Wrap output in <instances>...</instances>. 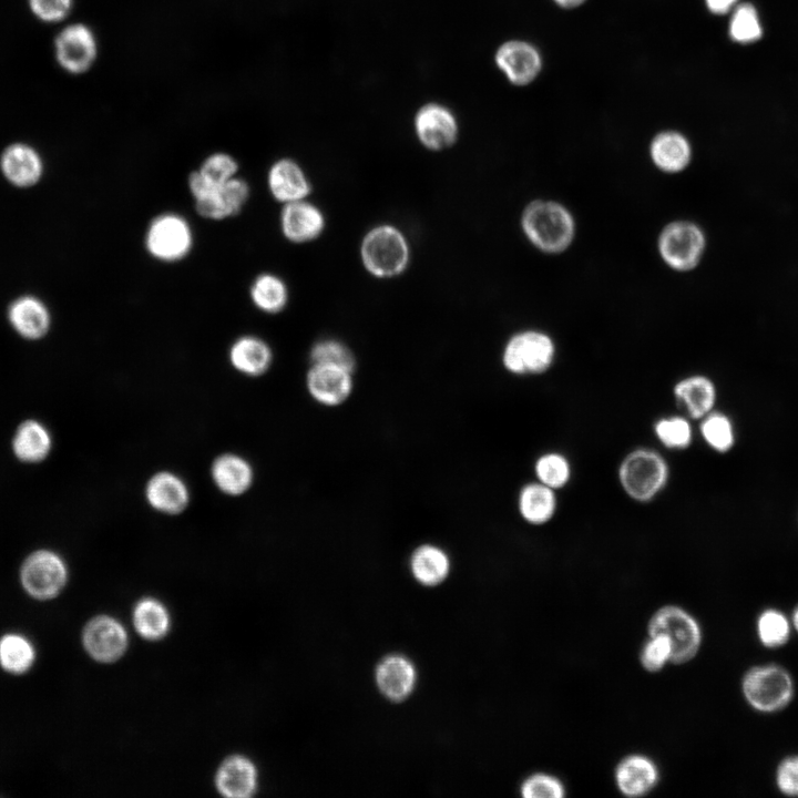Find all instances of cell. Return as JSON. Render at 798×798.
I'll return each mask as SVG.
<instances>
[{
  "label": "cell",
  "mask_w": 798,
  "mask_h": 798,
  "mask_svg": "<svg viewBox=\"0 0 798 798\" xmlns=\"http://www.w3.org/2000/svg\"><path fill=\"white\" fill-rule=\"evenodd\" d=\"M279 227L288 242L306 244L321 236L326 228V217L320 207L306 198L283 205Z\"/></svg>",
  "instance_id": "cell-14"
},
{
  "label": "cell",
  "mask_w": 798,
  "mask_h": 798,
  "mask_svg": "<svg viewBox=\"0 0 798 798\" xmlns=\"http://www.w3.org/2000/svg\"><path fill=\"white\" fill-rule=\"evenodd\" d=\"M207 186H221L238 173L237 161L227 153H213L195 170Z\"/></svg>",
  "instance_id": "cell-40"
},
{
  "label": "cell",
  "mask_w": 798,
  "mask_h": 798,
  "mask_svg": "<svg viewBox=\"0 0 798 798\" xmlns=\"http://www.w3.org/2000/svg\"><path fill=\"white\" fill-rule=\"evenodd\" d=\"M54 57L69 73L86 71L96 57V41L91 29L82 23L63 28L54 39Z\"/></svg>",
  "instance_id": "cell-12"
},
{
  "label": "cell",
  "mask_w": 798,
  "mask_h": 798,
  "mask_svg": "<svg viewBox=\"0 0 798 798\" xmlns=\"http://www.w3.org/2000/svg\"><path fill=\"white\" fill-rule=\"evenodd\" d=\"M134 622L137 631L146 638L163 636L168 626L165 608L154 600H144L137 604Z\"/></svg>",
  "instance_id": "cell-37"
},
{
  "label": "cell",
  "mask_w": 798,
  "mask_h": 798,
  "mask_svg": "<svg viewBox=\"0 0 798 798\" xmlns=\"http://www.w3.org/2000/svg\"><path fill=\"white\" fill-rule=\"evenodd\" d=\"M700 432L706 443L718 452H727L735 437L729 418L720 412L710 411L702 418Z\"/></svg>",
  "instance_id": "cell-38"
},
{
  "label": "cell",
  "mask_w": 798,
  "mask_h": 798,
  "mask_svg": "<svg viewBox=\"0 0 798 798\" xmlns=\"http://www.w3.org/2000/svg\"><path fill=\"white\" fill-rule=\"evenodd\" d=\"M649 635H665L672 647L671 661L681 664L692 659L700 645V628L697 622L685 611L676 606H665L651 618Z\"/></svg>",
  "instance_id": "cell-8"
},
{
  "label": "cell",
  "mask_w": 798,
  "mask_h": 798,
  "mask_svg": "<svg viewBox=\"0 0 798 798\" xmlns=\"http://www.w3.org/2000/svg\"><path fill=\"white\" fill-rule=\"evenodd\" d=\"M212 472L217 487L227 494H241L252 482L249 464L234 454L219 457L214 462Z\"/></svg>",
  "instance_id": "cell-29"
},
{
  "label": "cell",
  "mask_w": 798,
  "mask_h": 798,
  "mask_svg": "<svg viewBox=\"0 0 798 798\" xmlns=\"http://www.w3.org/2000/svg\"><path fill=\"white\" fill-rule=\"evenodd\" d=\"M651 162L662 173L675 175L684 172L693 160V146L682 132L664 130L656 133L649 142Z\"/></svg>",
  "instance_id": "cell-17"
},
{
  "label": "cell",
  "mask_w": 798,
  "mask_h": 798,
  "mask_svg": "<svg viewBox=\"0 0 798 798\" xmlns=\"http://www.w3.org/2000/svg\"><path fill=\"white\" fill-rule=\"evenodd\" d=\"M310 364L335 365L356 371L357 360L354 351L337 338H323L316 341L309 351Z\"/></svg>",
  "instance_id": "cell-34"
},
{
  "label": "cell",
  "mask_w": 798,
  "mask_h": 798,
  "mask_svg": "<svg viewBox=\"0 0 798 798\" xmlns=\"http://www.w3.org/2000/svg\"><path fill=\"white\" fill-rule=\"evenodd\" d=\"M410 563L417 580L428 585L441 582L448 574L450 566L446 552L432 544H423L417 548Z\"/></svg>",
  "instance_id": "cell-31"
},
{
  "label": "cell",
  "mask_w": 798,
  "mask_h": 798,
  "mask_svg": "<svg viewBox=\"0 0 798 798\" xmlns=\"http://www.w3.org/2000/svg\"><path fill=\"white\" fill-rule=\"evenodd\" d=\"M88 652L96 659L110 662L117 658L125 649L126 634L114 620L101 616L91 621L83 635Z\"/></svg>",
  "instance_id": "cell-20"
},
{
  "label": "cell",
  "mask_w": 798,
  "mask_h": 798,
  "mask_svg": "<svg viewBox=\"0 0 798 798\" xmlns=\"http://www.w3.org/2000/svg\"><path fill=\"white\" fill-rule=\"evenodd\" d=\"M355 372L346 368L310 364L306 375V388L314 401L326 408L345 405L355 389Z\"/></svg>",
  "instance_id": "cell-10"
},
{
  "label": "cell",
  "mask_w": 798,
  "mask_h": 798,
  "mask_svg": "<svg viewBox=\"0 0 798 798\" xmlns=\"http://www.w3.org/2000/svg\"><path fill=\"white\" fill-rule=\"evenodd\" d=\"M28 6L38 20L54 23L69 14L72 0H28Z\"/></svg>",
  "instance_id": "cell-44"
},
{
  "label": "cell",
  "mask_w": 798,
  "mask_h": 798,
  "mask_svg": "<svg viewBox=\"0 0 798 798\" xmlns=\"http://www.w3.org/2000/svg\"><path fill=\"white\" fill-rule=\"evenodd\" d=\"M267 187L282 205L308 198L313 185L305 170L293 158H279L267 172Z\"/></svg>",
  "instance_id": "cell-19"
},
{
  "label": "cell",
  "mask_w": 798,
  "mask_h": 798,
  "mask_svg": "<svg viewBox=\"0 0 798 798\" xmlns=\"http://www.w3.org/2000/svg\"><path fill=\"white\" fill-rule=\"evenodd\" d=\"M34 652L31 644L22 636L9 634L0 641V663L11 673H23L32 664Z\"/></svg>",
  "instance_id": "cell-36"
},
{
  "label": "cell",
  "mask_w": 798,
  "mask_h": 798,
  "mask_svg": "<svg viewBox=\"0 0 798 798\" xmlns=\"http://www.w3.org/2000/svg\"><path fill=\"white\" fill-rule=\"evenodd\" d=\"M150 504L164 513H177L187 504L188 492L184 482L170 472L154 475L146 487Z\"/></svg>",
  "instance_id": "cell-25"
},
{
  "label": "cell",
  "mask_w": 798,
  "mask_h": 798,
  "mask_svg": "<svg viewBox=\"0 0 798 798\" xmlns=\"http://www.w3.org/2000/svg\"><path fill=\"white\" fill-rule=\"evenodd\" d=\"M249 298L256 309L276 315L283 311L289 300L285 280L273 273L258 274L250 284Z\"/></svg>",
  "instance_id": "cell-26"
},
{
  "label": "cell",
  "mask_w": 798,
  "mask_h": 798,
  "mask_svg": "<svg viewBox=\"0 0 798 798\" xmlns=\"http://www.w3.org/2000/svg\"><path fill=\"white\" fill-rule=\"evenodd\" d=\"M534 473L539 482L557 490L569 483L571 466L562 453L546 452L536 459Z\"/></svg>",
  "instance_id": "cell-35"
},
{
  "label": "cell",
  "mask_w": 798,
  "mask_h": 798,
  "mask_svg": "<svg viewBox=\"0 0 798 798\" xmlns=\"http://www.w3.org/2000/svg\"><path fill=\"white\" fill-rule=\"evenodd\" d=\"M586 0H553V2L562 9H575L582 6Z\"/></svg>",
  "instance_id": "cell-46"
},
{
  "label": "cell",
  "mask_w": 798,
  "mask_h": 798,
  "mask_svg": "<svg viewBox=\"0 0 798 798\" xmlns=\"http://www.w3.org/2000/svg\"><path fill=\"white\" fill-rule=\"evenodd\" d=\"M51 446L47 429L37 421L22 423L13 439V450L20 460L35 462L42 460Z\"/></svg>",
  "instance_id": "cell-32"
},
{
  "label": "cell",
  "mask_w": 798,
  "mask_h": 798,
  "mask_svg": "<svg viewBox=\"0 0 798 798\" xmlns=\"http://www.w3.org/2000/svg\"><path fill=\"white\" fill-rule=\"evenodd\" d=\"M657 254L669 269L689 273L699 266L707 249V236L703 227L692 219H674L659 231Z\"/></svg>",
  "instance_id": "cell-3"
},
{
  "label": "cell",
  "mask_w": 798,
  "mask_h": 798,
  "mask_svg": "<svg viewBox=\"0 0 798 798\" xmlns=\"http://www.w3.org/2000/svg\"><path fill=\"white\" fill-rule=\"evenodd\" d=\"M556 354L552 337L539 329H523L511 335L503 346L504 369L516 376L539 375L550 369Z\"/></svg>",
  "instance_id": "cell-6"
},
{
  "label": "cell",
  "mask_w": 798,
  "mask_h": 798,
  "mask_svg": "<svg viewBox=\"0 0 798 798\" xmlns=\"http://www.w3.org/2000/svg\"><path fill=\"white\" fill-rule=\"evenodd\" d=\"M495 62L515 85L533 82L543 65L540 51L533 44L521 40L503 43L497 51Z\"/></svg>",
  "instance_id": "cell-15"
},
{
  "label": "cell",
  "mask_w": 798,
  "mask_h": 798,
  "mask_svg": "<svg viewBox=\"0 0 798 798\" xmlns=\"http://www.w3.org/2000/svg\"><path fill=\"white\" fill-rule=\"evenodd\" d=\"M657 769L652 760L633 755L624 759L616 770V782L626 796H642L657 781Z\"/></svg>",
  "instance_id": "cell-24"
},
{
  "label": "cell",
  "mask_w": 798,
  "mask_h": 798,
  "mask_svg": "<svg viewBox=\"0 0 798 798\" xmlns=\"http://www.w3.org/2000/svg\"><path fill=\"white\" fill-rule=\"evenodd\" d=\"M790 621L792 624V630L798 633V604L796 605V607L794 608V611L790 615Z\"/></svg>",
  "instance_id": "cell-47"
},
{
  "label": "cell",
  "mask_w": 798,
  "mask_h": 798,
  "mask_svg": "<svg viewBox=\"0 0 798 798\" xmlns=\"http://www.w3.org/2000/svg\"><path fill=\"white\" fill-rule=\"evenodd\" d=\"M741 690L753 709L773 714L790 704L795 695V682L785 667L763 664L753 666L745 673Z\"/></svg>",
  "instance_id": "cell-5"
},
{
  "label": "cell",
  "mask_w": 798,
  "mask_h": 798,
  "mask_svg": "<svg viewBox=\"0 0 798 798\" xmlns=\"http://www.w3.org/2000/svg\"><path fill=\"white\" fill-rule=\"evenodd\" d=\"M217 787L227 797H247L256 787L255 768L243 757L226 760L217 774Z\"/></svg>",
  "instance_id": "cell-28"
},
{
  "label": "cell",
  "mask_w": 798,
  "mask_h": 798,
  "mask_svg": "<svg viewBox=\"0 0 798 798\" xmlns=\"http://www.w3.org/2000/svg\"><path fill=\"white\" fill-rule=\"evenodd\" d=\"M672 647L669 640L662 634L652 636L644 646L641 655L643 666L649 672L661 669L665 662L671 658Z\"/></svg>",
  "instance_id": "cell-42"
},
{
  "label": "cell",
  "mask_w": 798,
  "mask_h": 798,
  "mask_svg": "<svg viewBox=\"0 0 798 798\" xmlns=\"http://www.w3.org/2000/svg\"><path fill=\"white\" fill-rule=\"evenodd\" d=\"M45 163L32 144L14 141L0 152V175L8 185L18 190L37 186L44 177Z\"/></svg>",
  "instance_id": "cell-9"
},
{
  "label": "cell",
  "mask_w": 798,
  "mask_h": 798,
  "mask_svg": "<svg viewBox=\"0 0 798 798\" xmlns=\"http://www.w3.org/2000/svg\"><path fill=\"white\" fill-rule=\"evenodd\" d=\"M668 475L666 460L648 448H637L628 452L618 468V480L624 492L641 503L655 499L666 487Z\"/></svg>",
  "instance_id": "cell-4"
},
{
  "label": "cell",
  "mask_w": 798,
  "mask_h": 798,
  "mask_svg": "<svg viewBox=\"0 0 798 798\" xmlns=\"http://www.w3.org/2000/svg\"><path fill=\"white\" fill-rule=\"evenodd\" d=\"M359 257L370 276L390 279L407 270L411 252L402 231L392 224L382 223L365 233L359 245Z\"/></svg>",
  "instance_id": "cell-2"
},
{
  "label": "cell",
  "mask_w": 798,
  "mask_h": 798,
  "mask_svg": "<svg viewBox=\"0 0 798 798\" xmlns=\"http://www.w3.org/2000/svg\"><path fill=\"white\" fill-rule=\"evenodd\" d=\"M145 249L162 263L184 259L193 248L194 234L190 222L181 214L165 212L155 216L144 236Z\"/></svg>",
  "instance_id": "cell-7"
},
{
  "label": "cell",
  "mask_w": 798,
  "mask_h": 798,
  "mask_svg": "<svg viewBox=\"0 0 798 798\" xmlns=\"http://www.w3.org/2000/svg\"><path fill=\"white\" fill-rule=\"evenodd\" d=\"M229 359L238 371L258 376L270 366L273 351L264 339L247 335L237 338L231 346Z\"/></svg>",
  "instance_id": "cell-23"
},
{
  "label": "cell",
  "mask_w": 798,
  "mask_h": 798,
  "mask_svg": "<svg viewBox=\"0 0 798 798\" xmlns=\"http://www.w3.org/2000/svg\"><path fill=\"white\" fill-rule=\"evenodd\" d=\"M520 226L525 239L539 252L560 255L566 252L576 236V222L563 203L535 198L521 212Z\"/></svg>",
  "instance_id": "cell-1"
},
{
  "label": "cell",
  "mask_w": 798,
  "mask_h": 798,
  "mask_svg": "<svg viewBox=\"0 0 798 798\" xmlns=\"http://www.w3.org/2000/svg\"><path fill=\"white\" fill-rule=\"evenodd\" d=\"M556 505L554 490L539 481L526 483L519 491L518 511L526 523H548L554 516Z\"/></svg>",
  "instance_id": "cell-22"
},
{
  "label": "cell",
  "mask_w": 798,
  "mask_h": 798,
  "mask_svg": "<svg viewBox=\"0 0 798 798\" xmlns=\"http://www.w3.org/2000/svg\"><path fill=\"white\" fill-rule=\"evenodd\" d=\"M775 784L781 794L798 797V755H789L779 761Z\"/></svg>",
  "instance_id": "cell-43"
},
{
  "label": "cell",
  "mask_w": 798,
  "mask_h": 798,
  "mask_svg": "<svg viewBox=\"0 0 798 798\" xmlns=\"http://www.w3.org/2000/svg\"><path fill=\"white\" fill-rule=\"evenodd\" d=\"M522 796L525 798H561L564 796V787L561 781L552 776L538 774L522 785Z\"/></svg>",
  "instance_id": "cell-41"
},
{
  "label": "cell",
  "mask_w": 798,
  "mask_h": 798,
  "mask_svg": "<svg viewBox=\"0 0 798 798\" xmlns=\"http://www.w3.org/2000/svg\"><path fill=\"white\" fill-rule=\"evenodd\" d=\"M790 616L777 608H766L756 621V633L760 644L767 648L784 646L792 632Z\"/></svg>",
  "instance_id": "cell-33"
},
{
  "label": "cell",
  "mask_w": 798,
  "mask_h": 798,
  "mask_svg": "<svg viewBox=\"0 0 798 798\" xmlns=\"http://www.w3.org/2000/svg\"><path fill=\"white\" fill-rule=\"evenodd\" d=\"M415 127L420 143L430 151L450 147L458 135L453 114L438 104H428L420 109L416 115Z\"/></svg>",
  "instance_id": "cell-18"
},
{
  "label": "cell",
  "mask_w": 798,
  "mask_h": 798,
  "mask_svg": "<svg viewBox=\"0 0 798 798\" xmlns=\"http://www.w3.org/2000/svg\"><path fill=\"white\" fill-rule=\"evenodd\" d=\"M250 194L248 183L238 175L216 187L206 196L195 200L197 214L209 221H223L237 215Z\"/></svg>",
  "instance_id": "cell-16"
},
{
  "label": "cell",
  "mask_w": 798,
  "mask_h": 798,
  "mask_svg": "<svg viewBox=\"0 0 798 798\" xmlns=\"http://www.w3.org/2000/svg\"><path fill=\"white\" fill-rule=\"evenodd\" d=\"M9 326L28 340L43 338L52 326L51 309L40 296L23 293L12 298L6 308Z\"/></svg>",
  "instance_id": "cell-13"
},
{
  "label": "cell",
  "mask_w": 798,
  "mask_h": 798,
  "mask_svg": "<svg viewBox=\"0 0 798 798\" xmlns=\"http://www.w3.org/2000/svg\"><path fill=\"white\" fill-rule=\"evenodd\" d=\"M377 679L381 690L392 699H401L411 690L415 672L411 664L398 656L385 659L378 668Z\"/></svg>",
  "instance_id": "cell-30"
},
{
  "label": "cell",
  "mask_w": 798,
  "mask_h": 798,
  "mask_svg": "<svg viewBox=\"0 0 798 798\" xmlns=\"http://www.w3.org/2000/svg\"><path fill=\"white\" fill-rule=\"evenodd\" d=\"M707 10L715 16L729 14L740 0H704Z\"/></svg>",
  "instance_id": "cell-45"
},
{
  "label": "cell",
  "mask_w": 798,
  "mask_h": 798,
  "mask_svg": "<svg viewBox=\"0 0 798 798\" xmlns=\"http://www.w3.org/2000/svg\"><path fill=\"white\" fill-rule=\"evenodd\" d=\"M677 403L693 419L708 415L716 401V388L713 381L703 375H693L681 379L673 388Z\"/></svg>",
  "instance_id": "cell-21"
},
{
  "label": "cell",
  "mask_w": 798,
  "mask_h": 798,
  "mask_svg": "<svg viewBox=\"0 0 798 798\" xmlns=\"http://www.w3.org/2000/svg\"><path fill=\"white\" fill-rule=\"evenodd\" d=\"M66 570L62 560L50 551L31 554L21 570V581L29 594L47 600L57 595L63 587Z\"/></svg>",
  "instance_id": "cell-11"
},
{
  "label": "cell",
  "mask_w": 798,
  "mask_h": 798,
  "mask_svg": "<svg viewBox=\"0 0 798 798\" xmlns=\"http://www.w3.org/2000/svg\"><path fill=\"white\" fill-rule=\"evenodd\" d=\"M728 38L739 45H751L761 41L765 28L755 3L740 1L729 13Z\"/></svg>",
  "instance_id": "cell-27"
},
{
  "label": "cell",
  "mask_w": 798,
  "mask_h": 798,
  "mask_svg": "<svg viewBox=\"0 0 798 798\" xmlns=\"http://www.w3.org/2000/svg\"><path fill=\"white\" fill-rule=\"evenodd\" d=\"M655 436L668 449H686L693 439L689 421L682 416L662 418L654 424Z\"/></svg>",
  "instance_id": "cell-39"
}]
</instances>
